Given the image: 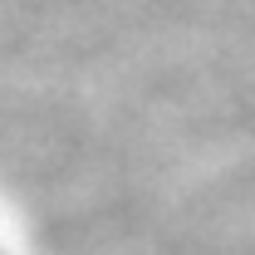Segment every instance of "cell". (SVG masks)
I'll return each instance as SVG.
<instances>
[{
  "label": "cell",
  "mask_w": 255,
  "mask_h": 255,
  "mask_svg": "<svg viewBox=\"0 0 255 255\" xmlns=\"http://www.w3.org/2000/svg\"><path fill=\"white\" fill-rule=\"evenodd\" d=\"M0 255H5V251H0Z\"/></svg>",
  "instance_id": "cell-1"
}]
</instances>
